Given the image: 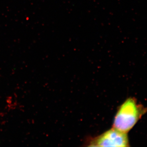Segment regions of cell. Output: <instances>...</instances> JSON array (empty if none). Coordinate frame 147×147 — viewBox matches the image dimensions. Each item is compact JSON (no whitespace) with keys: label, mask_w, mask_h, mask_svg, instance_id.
Listing matches in <instances>:
<instances>
[{"label":"cell","mask_w":147,"mask_h":147,"mask_svg":"<svg viewBox=\"0 0 147 147\" xmlns=\"http://www.w3.org/2000/svg\"><path fill=\"white\" fill-rule=\"evenodd\" d=\"M147 111V108L138 104L135 98H129L118 109L114 118L113 127L127 133Z\"/></svg>","instance_id":"6da1fadb"},{"label":"cell","mask_w":147,"mask_h":147,"mask_svg":"<svg viewBox=\"0 0 147 147\" xmlns=\"http://www.w3.org/2000/svg\"><path fill=\"white\" fill-rule=\"evenodd\" d=\"M89 147H129V142L127 133L112 128L97 137L88 141Z\"/></svg>","instance_id":"7a4b0ae2"}]
</instances>
